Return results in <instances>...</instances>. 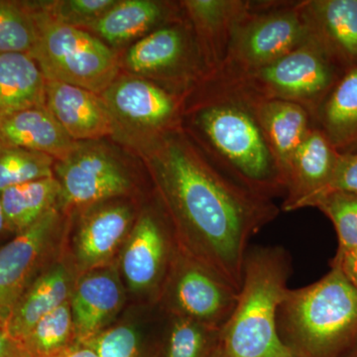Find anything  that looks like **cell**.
Segmentation results:
<instances>
[{
  "instance_id": "1",
  "label": "cell",
  "mask_w": 357,
  "mask_h": 357,
  "mask_svg": "<svg viewBox=\"0 0 357 357\" xmlns=\"http://www.w3.org/2000/svg\"><path fill=\"white\" fill-rule=\"evenodd\" d=\"M150 165L178 250L238 292L249 241L277 217L278 208L218 170L178 136L159 140Z\"/></svg>"
},
{
  "instance_id": "2",
  "label": "cell",
  "mask_w": 357,
  "mask_h": 357,
  "mask_svg": "<svg viewBox=\"0 0 357 357\" xmlns=\"http://www.w3.org/2000/svg\"><path fill=\"white\" fill-rule=\"evenodd\" d=\"M289 290L278 310L279 337L293 357H345L357 344V289L337 267Z\"/></svg>"
},
{
  "instance_id": "3",
  "label": "cell",
  "mask_w": 357,
  "mask_h": 357,
  "mask_svg": "<svg viewBox=\"0 0 357 357\" xmlns=\"http://www.w3.org/2000/svg\"><path fill=\"white\" fill-rule=\"evenodd\" d=\"M290 267L283 248L248 250L236 307L220 332L222 357H293L277 328Z\"/></svg>"
},
{
  "instance_id": "4",
  "label": "cell",
  "mask_w": 357,
  "mask_h": 357,
  "mask_svg": "<svg viewBox=\"0 0 357 357\" xmlns=\"http://www.w3.org/2000/svg\"><path fill=\"white\" fill-rule=\"evenodd\" d=\"M195 121L223 173L266 198L285 192L276 160L248 96L222 86L215 100L199 110Z\"/></svg>"
},
{
  "instance_id": "5",
  "label": "cell",
  "mask_w": 357,
  "mask_h": 357,
  "mask_svg": "<svg viewBox=\"0 0 357 357\" xmlns=\"http://www.w3.org/2000/svg\"><path fill=\"white\" fill-rule=\"evenodd\" d=\"M344 73L311 39L260 69L220 77V84L262 100L298 103L314 116Z\"/></svg>"
},
{
  "instance_id": "6",
  "label": "cell",
  "mask_w": 357,
  "mask_h": 357,
  "mask_svg": "<svg viewBox=\"0 0 357 357\" xmlns=\"http://www.w3.org/2000/svg\"><path fill=\"white\" fill-rule=\"evenodd\" d=\"M39 37L31 56L47 81L60 82L93 93L114 83L119 62L114 52L81 28L54 20L38 10Z\"/></svg>"
},
{
  "instance_id": "7",
  "label": "cell",
  "mask_w": 357,
  "mask_h": 357,
  "mask_svg": "<svg viewBox=\"0 0 357 357\" xmlns=\"http://www.w3.org/2000/svg\"><path fill=\"white\" fill-rule=\"evenodd\" d=\"M311 39L302 3L268 13L252 10L232 34L227 55L218 69L220 77L260 69Z\"/></svg>"
},
{
  "instance_id": "8",
  "label": "cell",
  "mask_w": 357,
  "mask_h": 357,
  "mask_svg": "<svg viewBox=\"0 0 357 357\" xmlns=\"http://www.w3.org/2000/svg\"><path fill=\"white\" fill-rule=\"evenodd\" d=\"M177 259L170 279L175 316L222 330L236 307L238 292L222 277L181 251Z\"/></svg>"
},
{
  "instance_id": "9",
  "label": "cell",
  "mask_w": 357,
  "mask_h": 357,
  "mask_svg": "<svg viewBox=\"0 0 357 357\" xmlns=\"http://www.w3.org/2000/svg\"><path fill=\"white\" fill-rule=\"evenodd\" d=\"M61 201L68 206H91L126 194L130 180L121 164L100 148L77 145L56 166Z\"/></svg>"
},
{
  "instance_id": "10",
  "label": "cell",
  "mask_w": 357,
  "mask_h": 357,
  "mask_svg": "<svg viewBox=\"0 0 357 357\" xmlns=\"http://www.w3.org/2000/svg\"><path fill=\"white\" fill-rule=\"evenodd\" d=\"M58 220L57 208H52L0 248V326L6 328L14 307L32 283Z\"/></svg>"
},
{
  "instance_id": "11",
  "label": "cell",
  "mask_w": 357,
  "mask_h": 357,
  "mask_svg": "<svg viewBox=\"0 0 357 357\" xmlns=\"http://www.w3.org/2000/svg\"><path fill=\"white\" fill-rule=\"evenodd\" d=\"M340 156L323 131L312 128L289 167L283 210L309 208L328 189Z\"/></svg>"
},
{
  "instance_id": "12",
  "label": "cell",
  "mask_w": 357,
  "mask_h": 357,
  "mask_svg": "<svg viewBox=\"0 0 357 357\" xmlns=\"http://www.w3.org/2000/svg\"><path fill=\"white\" fill-rule=\"evenodd\" d=\"M163 225L151 213L138 218L121 256V269L129 288L149 292L158 287L168 271L171 244Z\"/></svg>"
},
{
  "instance_id": "13",
  "label": "cell",
  "mask_w": 357,
  "mask_h": 357,
  "mask_svg": "<svg viewBox=\"0 0 357 357\" xmlns=\"http://www.w3.org/2000/svg\"><path fill=\"white\" fill-rule=\"evenodd\" d=\"M45 105L76 142L100 139L115 131L114 115L100 96L88 89L47 81Z\"/></svg>"
},
{
  "instance_id": "14",
  "label": "cell",
  "mask_w": 357,
  "mask_h": 357,
  "mask_svg": "<svg viewBox=\"0 0 357 357\" xmlns=\"http://www.w3.org/2000/svg\"><path fill=\"white\" fill-rule=\"evenodd\" d=\"M312 39L340 70L357 67V0L302 2Z\"/></svg>"
},
{
  "instance_id": "15",
  "label": "cell",
  "mask_w": 357,
  "mask_h": 357,
  "mask_svg": "<svg viewBox=\"0 0 357 357\" xmlns=\"http://www.w3.org/2000/svg\"><path fill=\"white\" fill-rule=\"evenodd\" d=\"M121 284L110 271H89L73 290L70 298L75 344H86L103 331L121 307Z\"/></svg>"
},
{
  "instance_id": "16",
  "label": "cell",
  "mask_w": 357,
  "mask_h": 357,
  "mask_svg": "<svg viewBox=\"0 0 357 357\" xmlns=\"http://www.w3.org/2000/svg\"><path fill=\"white\" fill-rule=\"evenodd\" d=\"M102 98L114 117L151 130L166 128L177 112V102L170 93L141 79L114 81Z\"/></svg>"
},
{
  "instance_id": "17",
  "label": "cell",
  "mask_w": 357,
  "mask_h": 357,
  "mask_svg": "<svg viewBox=\"0 0 357 357\" xmlns=\"http://www.w3.org/2000/svg\"><path fill=\"white\" fill-rule=\"evenodd\" d=\"M241 93L248 96L251 103L256 119L276 160L285 190V178L294 155L312 129L310 124L311 114L298 103L280 100H262L248 93Z\"/></svg>"
},
{
  "instance_id": "18",
  "label": "cell",
  "mask_w": 357,
  "mask_h": 357,
  "mask_svg": "<svg viewBox=\"0 0 357 357\" xmlns=\"http://www.w3.org/2000/svg\"><path fill=\"white\" fill-rule=\"evenodd\" d=\"M0 140L48 155L58 161L67 158L79 145L66 132L46 105L0 112Z\"/></svg>"
},
{
  "instance_id": "19",
  "label": "cell",
  "mask_w": 357,
  "mask_h": 357,
  "mask_svg": "<svg viewBox=\"0 0 357 357\" xmlns=\"http://www.w3.org/2000/svg\"><path fill=\"white\" fill-rule=\"evenodd\" d=\"M132 225V213L128 206L112 204L89 211L82 220L76 236V258L84 271H93L105 264Z\"/></svg>"
},
{
  "instance_id": "20",
  "label": "cell",
  "mask_w": 357,
  "mask_h": 357,
  "mask_svg": "<svg viewBox=\"0 0 357 357\" xmlns=\"http://www.w3.org/2000/svg\"><path fill=\"white\" fill-rule=\"evenodd\" d=\"M72 292L67 268L54 265L33 280L23 294L7 321V332L22 342L40 319L70 300Z\"/></svg>"
},
{
  "instance_id": "21",
  "label": "cell",
  "mask_w": 357,
  "mask_h": 357,
  "mask_svg": "<svg viewBox=\"0 0 357 357\" xmlns=\"http://www.w3.org/2000/svg\"><path fill=\"white\" fill-rule=\"evenodd\" d=\"M314 117L338 153L357 154V67L345 70Z\"/></svg>"
},
{
  "instance_id": "22",
  "label": "cell",
  "mask_w": 357,
  "mask_h": 357,
  "mask_svg": "<svg viewBox=\"0 0 357 357\" xmlns=\"http://www.w3.org/2000/svg\"><path fill=\"white\" fill-rule=\"evenodd\" d=\"M46 84L43 73L30 54L0 53V112L43 107Z\"/></svg>"
},
{
  "instance_id": "23",
  "label": "cell",
  "mask_w": 357,
  "mask_h": 357,
  "mask_svg": "<svg viewBox=\"0 0 357 357\" xmlns=\"http://www.w3.org/2000/svg\"><path fill=\"white\" fill-rule=\"evenodd\" d=\"M210 47L211 62L222 66L236 26L250 13V4L236 0H188L183 2Z\"/></svg>"
},
{
  "instance_id": "24",
  "label": "cell",
  "mask_w": 357,
  "mask_h": 357,
  "mask_svg": "<svg viewBox=\"0 0 357 357\" xmlns=\"http://www.w3.org/2000/svg\"><path fill=\"white\" fill-rule=\"evenodd\" d=\"M61 198L58 178L49 177L13 185L0 192L7 229L16 234L24 231L45 213L56 208Z\"/></svg>"
},
{
  "instance_id": "25",
  "label": "cell",
  "mask_w": 357,
  "mask_h": 357,
  "mask_svg": "<svg viewBox=\"0 0 357 357\" xmlns=\"http://www.w3.org/2000/svg\"><path fill=\"white\" fill-rule=\"evenodd\" d=\"M164 14L165 10L159 2L122 0L89 28L109 44L121 45L158 25Z\"/></svg>"
},
{
  "instance_id": "26",
  "label": "cell",
  "mask_w": 357,
  "mask_h": 357,
  "mask_svg": "<svg viewBox=\"0 0 357 357\" xmlns=\"http://www.w3.org/2000/svg\"><path fill=\"white\" fill-rule=\"evenodd\" d=\"M185 49L187 42L180 28H161L134 44L126 55V63L138 74L166 72L182 62Z\"/></svg>"
},
{
  "instance_id": "27",
  "label": "cell",
  "mask_w": 357,
  "mask_h": 357,
  "mask_svg": "<svg viewBox=\"0 0 357 357\" xmlns=\"http://www.w3.org/2000/svg\"><path fill=\"white\" fill-rule=\"evenodd\" d=\"M30 357H48L75 344L70 300L40 319L22 340Z\"/></svg>"
},
{
  "instance_id": "28",
  "label": "cell",
  "mask_w": 357,
  "mask_h": 357,
  "mask_svg": "<svg viewBox=\"0 0 357 357\" xmlns=\"http://www.w3.org/2000/svg\"><path fill=\"white\" fill-rule=\"evenodd\" d=\"M39 37L38 10L29 4L0 0V53L30 54Z\"/></svg>"
},
{
  "instance_id": "29",
  "label": "cell",
  "mask_w": 357,
  "mask_h": 357,
  "mask_svg": "<svg viewBox=\"0 0 357 357\" xmlns=\"http://www.w3.org/2000/svg\"><path fill=\"white\" fill-rule=\"evenodd\" d=\"M220 328L175 316L162 357H208L220 344Z\"/></svg>"
},
{
  "instance_id": "30",
  "label": "cell",
  "mask_w": 357,
  "mask_h": 357,
  "mask_svg": "<svg viewBox=\"0 0 357 357\" xmlns=\"http://www.w3.org/2000/svg\"><path fill=\"white\" fill-rule=\"evenodd\" d=\"M54 159L0 140V192L30 181L53 177Z\"/></svg>"
},
{
  "instance_id": "31",
  "label": "cell",
  "mask_w": 357,
  "mask_h": 357,
  "mask_svg": "<svg viewBox=\"0 0 357 357\" xmlns=\"http://www.w3.org/2000/svg\"><path fill=\"white\" fill-rule=\"evenodd\" d=\"M310 206L330 218L337 231V253L357 248V192L333 191L314 199Z\"/></svg>"
},
{
  "instance_id": "32",
  "label": "cell",
  "mask_w": 357,
  "mask_h": 357,
  "mask_svg": "<svg viewBox=\"0 0 357 357\" xmlns=\"http://www.w3.org/2000/svg\"><path fill=\"white\" fill-rule=\"evenodd\" d=\"M84 345L95 351L100 357H147L139 335L133 326L128 325L107 328Z\"/></svg>"
},
{
  "instance_id": "33",
  "label": "cell",
  "mask_w": 357,
  "mask_h": 357,
  "mask_svg": "<svg viewBox=\"0 0 357 357\" xmlns=\"http://www.w3.org/2000/svg\"><path fill=\"white\" fill-rule=\"evenodd\" d=\"M116 2V0H64L54 2L46 11L54 20L62 24L89 28Z\"/></svg>"
},
{
  "instance_id": "34",
  "label": "cell",
  "mask_w": 357,
  "mask_h": 357,
  "mask_svg": "<svg viewBox=\"0 0 357 357\" xmlns=\"http://www.w3.org/2000/svg\"><path fill=\"white\" fill-rule=\"evenodd\" d=\"M333 191L357 192V154L340 156L332 181L321 195Z\"/></svg>"
},
{
  "instance_id": "35",
  "label": "cell",
  "mask_w": 357,
  "mask_h": 357,
  "mask_svg": "<svg viewBox=\"0 0 357 357\" xmlns=\"http://www.w3.org/2000/svg\"><path fill=\"white\" fill-rule=\"evenodd\" d=\"M331 266L337 267L357 289V248L337 253L331 262Z\"/></svg>"
},
{
  "instance_id": "36",
  "label": "cell",
  "mask_w": 357,
  "mask_h": 357,
  "mask_svg": "<svg viewBox=\"0 0 357 357\" xmlns=\"http://www.w3.org/2000/svg\"><path fill=\"white\" fill-rule=\"evenodd\" d=\"M0 357H30L22 342L11 337L3 326H0Z\"/></svg>"
},
{
  "instance_id": "37",
  "label": "cell",
  "mask_w": 357,
  "mask_h": 357,
  "mask_svg": "<svg viewBox=\"0 0 357 357\" xmlns=\"http://www.w3.org/2000/svg\"><path fill=\"white\" fill-rule=\"evenodd\" d=\"M48 357H100L95 351L84 344H74L64 351Z\"/></svg>"
},
{
  "instance_id": "38",
  "label": "cell",
  "mask_w": 357,
  "mask_h": 357,
  "mask_svg": "<svg viewBox=\"0 0 357 357\" xmlns=\"http://www.w3.org/2000/svg\"><path fill=\"white\" fill-rule=\"evenodd\" d=\"M7 229L6 215H4L3 208H2L1 201H0V234Z\"/></svg>"
},
{
  "instance_id": "39",
  "label": "cell",
  "mask_w": 357,
  "mask_h": 357,
  "mask_svg": "<svg viewBox=\"0 0 357 357\" xmlns=\"http://www.w3.org/2000/svg\"><path fill=\"white\" fill-rule=\"evenodd\" d=\"M208 357H222V349H220V344H218V347L213 349V352Z\"/></svg>"
},
{
  "instance_id": "40",
  "label": "cell",
  "mask_w": 357,
  "mask_h": 357,
  "mask_svg": "<svg viewBox=\"0 0 357 357\" xmlns=\"http://www.w3.org/2000/svg\"><path fill=\"white\" fill-rule=\"evenodd\" d=\"M345 357H357V344H356V347H354V349L349 351V354H347V356Z\"/></svg>"
}]
</instances>
